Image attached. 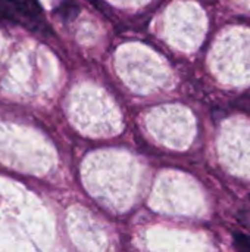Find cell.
Instances as JSON below:
<instances>
[{
    "label": "cell",
    "instance_id": "obj_3",
    "mask_svg": "<svg viewBox=\"0 0 250 252\" xmlns=\"http://www.w3.org/2000/svg\"><path fill=\"white\" fill-rule=\"evenodd\" d=\"M234 245L242 251H250V236L248 235H234Z\"/></svg>",
    "mask_w": 250,
    "mask_h": 252
},
{
    "label": "cell",
    "instance_id": "obj_1",
    "mask_svg": "<svg viewBox=\"0 0 250 252\" xmlns=\"http://www.w3.org/2000/svg\"><path fill=\"white\" fill-rule=\"evenodd\" d=\"M12 7H15L21 15H24L31 27L35 25V22L38 21V18L41 16V6L38 3V0H6Z\"/></svg>",
    "mask_w": 250,
    "mask_h": 252
},
{
    "label": "cell",
    "instance_id": "obj_2",
    "mask_svg": "<svg viewBox=\"0 0 250 252\" xmlns=\"http://www.w3.org/2000/svg\"><path fill=\"white\" fill-rule=\"evenodd\" d=\"M78 6H75V3H72V1H65V3H62V6H60V9H59V12H60V15L63 16V18H68V19H71V18H74L77 13H78Z\"/></svg>",
    "mask_w": 250,
    "mask_h": 252
}]
</instances>
